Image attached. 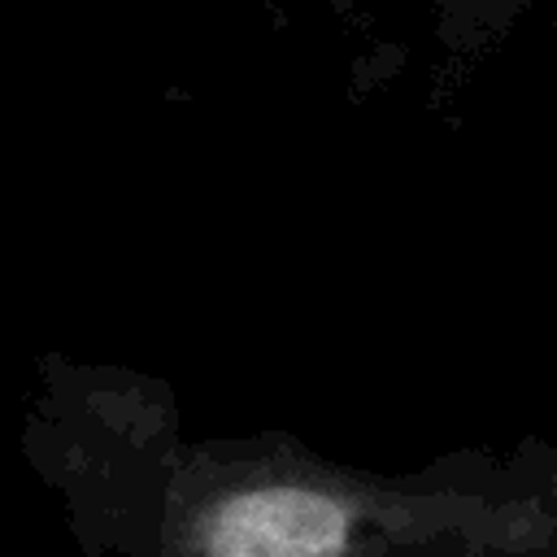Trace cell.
<instances>
[{
	"label": "cell",
	"mask_w": 557,
	"mask_h": 557,
	"mask_svg": "<svg viewBox=\"0 0 557 557\" xmlns=\"http://www.w3.org/2000/svg\"><path fill=\"white\" fill-rule=\"evenodd\" d=\"M44 483L100 557H557V435L361 470L287 431L183 440L170 383L117 366L61 409Z\"/></svg>",
	"instance_id": "obj_1"
}]
</instances>
